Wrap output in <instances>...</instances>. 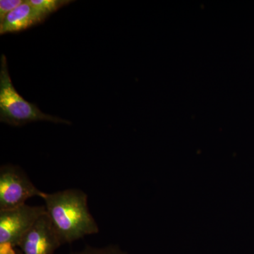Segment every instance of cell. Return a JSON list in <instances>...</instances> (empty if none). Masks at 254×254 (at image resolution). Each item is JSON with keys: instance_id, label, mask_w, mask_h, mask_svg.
<instances>
[{"instance_id": "5b68a950", "label": "cell", "mask_w": 254, "mask_h": 254, "mask_svg": "<svg viewBox=\"0 0 254 254\" xmlns=\"http://www.w3.org/2000/svg\"><path fill=\"white\" fill-rule=\"evenodd\" d=\"M61 246L46 213L26 232L17 247L21 249L22 254H55Z\"/></svg>"}, {"instance_id": "7a4b0ae2", "label": "cell", "mask_w": 254, "mask_h": 254, "mask_svg": "<svg viewBox=\"0 0 254 254\" xmlns=\"http://www.w3.org/2000/svg\"><path fill=\"white\" fill-rule=\"evenodd\" d=\"M0 66V122L14 127L28 123L47 121L55 124L71 125L64 119L43 113L36 105L29 103L16 91L10 77L7 61L4 55L1 56Z\"/></svg>"}, {"instance_id": "30bf717a", "label": "cell", "mask_w": 254, "mask_h": 254, "mask_svg": "<svg viewBox=\"0 0 254 254\" xmlns=\"http://www.w3.org/2000/svg\"><path fill=\"white\" fill-rule=\"evenodd\" d=\"M0 254H17L14 247L10 244H0Z\"/></svg>"}, {"instance_id": "3957f363", "label": "cell", "mask_w": 254, "mask_h": 254, "mask_svg": "<svg viewBox=\"0 0 254 254\" xmlns=\"http://www.w3.org/2000/svg\"><path fill=\"white\" fill-rule=\"evenodd\" d=\"M44 193L20 167L6 164L0 168V210L26 204L32 197L42 198Z\"/></svg>"}, {"instance_id": "ba28073f", "label": "cell", "mask_w": 254, "mask_h": 254, "mask_svg": "<svg viewBox=\"0 0 254 254\" xmlns=\"http://www.w3.org/2000/svg\"><path fill=\"white\" fill-rule=\"evenodd\" d=\"M68 254H126L115 245L105 246L103 247H94L86 246L83 250Z\"/></svg>"}, {"instance_id": "277c9868", "label": "cell", "mask_w": 254, "mask_h": 254, "mask_svg": "<svg viewBox=\"0 0 254 254\" xmlns=\"http://www.w3.org/2000/svg\"><path fill=\"white\" fill-rule=\"evenodd\" d=\"M46 206L23 204L16 208L0 210V244L17 247L20 240L43 215Z\"/></svg>"}, {"instance_id": "8992f818", "label": "cell", "mask_w": 254, "mask_h": 254, "mask_svg": "<svg viewBox=\"0 0 254 254\" xmlns=\"http://www.w3.org/2000/svg\"><path fill=\"white\" fill-rule=\"evenodd\" d=\"M46 18L34 7L24 1L22 4L7 15L0 23V34L18 33L44 22Z\"/></svg>"}, {"instance_id": "52a82bcc", "label": "cell", "mask_w": 254, "mask_h": 254, "mask_svg": "<svg viewBox=\"0 0 254 254\" xmlns=\"http://www.w3.org/2000/svg\"><path fill=\"white\" fill-rule=\"evenodd\" d=\"M28 4L38 11L45 18L66 5L73 2L70 0H27Z\"/></svg>"}, {"instance_id": "9c48e42d", "label": "cell", "mask_w": 254, "mask_h": 254, "mask_svg": "<svg viewBox=\"0 0 254 254\" xmlns=\"http://www.w3.org/2000/svg\"><path fill=\"white\" fill-rule=\"evenodd\" d=\"M22 0H1L0 1V23H2L7 15L23 4Z\"/></svg>"}, {"instance_id": "6da1fadb", "label": "cell", "mask_w": 254, "mask_h": 254, "mask_svg": "<svg viewBox=\"0 0 254 254\" xmlns=\"http://www.w3.org/2000/svg\"><path fill=\"white\" fill-rule=\"evenodd\" d=\"M47 214L62 245L99 232L88 205V195L77 189L45 193Z\"/></svg>"}]
</instances>
